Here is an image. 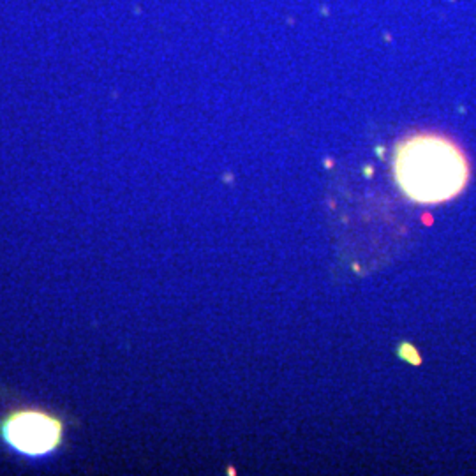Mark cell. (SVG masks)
Returning a JSON list of instances; mask_svg holds the SVG:
<instances>
[{
    "mask_svg": "<svg viewBox=\"0 0 476 476\" xmlns=\"http://www.w3.org/2000/svg\"><path fill=\"white\" fill-rule=\"evenodd\" d=\"M393 173L400 191L416 203H443L459 196L469 182L464 150L439 133H416L397 145Z\"/></svg>",
    "mask_w": 476,
    "mask_h": 476,
    "instance_id": "1",
    "label": "cell"
},
{
    "mask_svg": "<svg viewBox=\"0 0 476 476\" xmlns=\"http://www.w3.org/2000/svg\"><path fill=\"white\" fill-rule=\"evenodd\" d=\"M6 441L25 455H44L60 441V423L44 413H16L2 427Z\"/></svg>",
    "mask_w": 476,
    "mask_h": 476,
    "instance_id": "2",
    "label": "cell"
}]
</instances>
